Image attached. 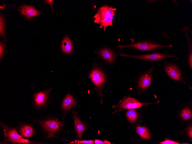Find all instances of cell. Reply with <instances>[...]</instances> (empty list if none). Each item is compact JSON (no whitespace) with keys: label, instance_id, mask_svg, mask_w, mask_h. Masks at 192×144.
I'll list each match as a JSON object with an SVG mask.
<instances>
[{"label":"cell","instance_id":"cell-19","mask_svg":"<svg viewBox=\"0 0 192 144\" xmlns=\"http://www.w3.org/2000/svg\"><path fill=\"white\" fill-rule=\"evenodd\" d=\"M126 116L128 121L131 123L135 122L138 117L137 112L133 109L128 110L126 113Z\"/></svg>","mask_w":192,"mask_h":144},{"label":"cell","instance_id":"cell-6","mask_svg":"<svg viewBox=\"0 0 192 144\" xmlns=\"http://www.w3.org/2000/svg\"><path fill=\"white\" fill-rule=\"evenodd\" d=\"M20 15L25 20L30 21L41 15L42 12L38 9L34 5L31 4L26 5L23 3L17 8Z\"/></svg>","mask_w":192,"mask_h":144},{"label":"cell","instance_id":"cell-10","mask_svg":"<svg viewBox=\"0 0 192 144\" xmlns=\"http://www.w3.org/2000/svg\"><path fill=\"white\" fill-rule=\"evenodd\" d=\"M16 128L19 134L24 138H29L36 136V130L32 124L20 121Z\"/></svg>","mask_w":192,"mask_h":144},{"label":"cell","instance_id":"cell-8","mask_svg":"<svg viewBox=\"0 0 192 144\" xmlns=\"http://www.w3.org/2000/svg\"><path fill=\"white\" fill-rule=\"evenodd\" d=\"M120 56L153 62L158 61L167 58H175L178 59V57L174 55L157 53L146 55H128L122 53Z\"/></svg>","mask_w":192,"mask_h":144},{"label":"cell","instance_id":"cell-26","mask_svg":"<svg viewBox=\"0 0 192 144\" xmlns=\"http://www.w3.org/2000/svg\"><path fill=\"white\" fill-rule=\"evenodd\" d=\"M188 134L189 137L191 138V139L192 138V127L191 126L189 127V128L188 131Z\"/></svg>","mask_w":192,"mask_h":144},{"label":"cell","instance_id":"cell-1","mask_svg":"<svg viewBox=\"0 0 192 144\" xmlns=\"http://www.w3.org/2000/svg\"><path fill=\"white\" fill-rule=\"evenodd\" d=\"M116 10V8L107 5L101 6L98 8L94 16V22L99 24L100 28L103 27V30L105 31L106 27L109 26L113 27L112 20Z\"/></svg>","mask_w":192,"mask_h":144},{"label":"cell","instance_id":"cell-23","mask_svg":"<svg viewBox=\"0 0 192 144\" xmlns=\"http://www.w3.org/2000/svg\"><path fill=\"white\" fill-rule=\"evenodd\" d=\"M162 144H180V143L169 139H166V140L160 143Z\"/></svg>","mask_w":192,"mask_h":144},{"label":"cell","instance_id":"cell-7","mask_svg":"<svg viewBox=\"0 0 192 144\" xmlns=\"http://www.w3.org/2000/svg\"><path fill=\"white\" fill-rule=\"evenodd\" d=\"M89 77L93 85L99 90L100 95L101 94V88L105 82L106 76L104 72L95 65L91 70Z\"/></svg>","mask_w":192,"mask_h":144},{"label":"cell","instance_id":"cell-12","mask_svg":"<svg viewBox=\"0 0 192 144\" xmlns=\"http://www.w3.org/2000/svg\"><path fill=\"white\" fill-rule=\"evenodd\" d=\"M154 69V66H152L140 77L138 83L139 89L141 91L146 89L151 84Z\"/></svg>","mask_w":192,"mask_h":144},{"label":"cell","instance_id":"cell-22","mask_svg":"<svg viewBox=\"0 0 192 144\" xmlns=\"http://www.w3.org/2000/svg\"><path fill=\"white\" fill-rule=\"evenodd\" d=\"M72 143L76 144L83 143L87 144H92L93 143V141L92 140L83 141L76 140L71 143Z\"/></svg>","mask_w":192,"mask_h":144},{"label":"cell","instance_id":"cell-15","mask_svg":"<svg viewBox=\"0 0 192 144\" xmlns=\"http://www.w3.org/2000/svg\"><path fill=\"white\" fill-rule=\"evenodd\" d=\"M73 117L74 121L75 130L77 134L78 137L81 138L82 133L85 130L86 127L74 112L73 113Z\"/></svg>","mask_w":192,"mask_h":144},{"label":"cell","instance_id":"cell-14","mask_svg":"<svg viewBox=\"0 0 192 144\" xmlns=\"http://www.w3.org/2000/svg\"><path fill=\"white\" fill-rule=\"evenodd\" d=\"M76 105V101L73 97L68 94L64 98L62 105V109L65 111H68Z\"/></svg>","mask_w":192,"mask_h":144},{"label":"cell","instance_id":"cell-13","mask_svg":"<svg viewBox=\"0 0 192 144\" xmlns=\"http://www.w3.org/2000/svg\"><path fill=\"white\" fill-rule=\"evenodd\" d=\"M102 58L107 62L112 64L115 61L117 55L110 49L105 48L96 52Z\"/></svg>","mask_w":192,"mask_h":144},{"label":"cell","instance_id":"cell-17","mask_svg":"<svg viewBox=\"0 0 192 144\" xmlns=\"http://www.w3.org/2000/svg\"><path fill=\"white\" fill-rule=\"evenodd\" d=\"M61 48L62 51L65 53H70L73 51V44L67 36H66L62 41Z\"/></svg>","mask_w":192,"mask_h":144},{"label":"cell","instance_id":"cell-21","mask_svg":"<svg viewBox=\"0 0 192 144\" xmlns=\"http://www.w3.org/2000/svg\"><path fill=\"white\" fill-rule=\"evenodd\" d=\"M6 42L4 40H1L0 41V60L5 55L7 52L6 46L5 44Z\"/></svg>","mask_w":192,"mask_h":144},{"label":"cell","instance_id":"cell-4","mask_svg":"<svg viewBox=\"0 0 192 144\" xmlns=\"http://www.w3.org/2000/svg\"><path fill=\"white\" fill-rule=\"evenodd\" d=\"M151 103L140 102L136 99L128 96H125L119 103L116 105H114L112 107L116 110L112 113L114 114L118 111H122L125 110L133 109L139 108L143 106H147L148 105L158 103Z\"/></svg>","mask_w":192,"mask_h":144},{"label":"cell","instance_id":"cell-18","mask_svg":"<svg viewBox=\"0 0 192 144\" xmlns=\"http://www.w3.org/2000/svg\"><path fill=\"white\" fill-rule=\"evenodd\" d=\"M136 132L142 138L144 139H151L150 134L147 128L145 126H137Z\"/></svg>","mask_w":192,"mask_h":144},{"label":"cell","instance_id":"cell-9","mask_svg":"<svg viewBox=\"0 0 192 144\" xmlns=\"http://www.w3.org/2000/svg\"><path fill=\"white\" fill-rule=\"evenodd\" d=\"M52 89L35 93L33 97V107L37 110L43 109L47 102L48 96Z\"/></svg>","mask_w":192,"mask_h":144},{"label":"cell","instance_id":"cell-24","mask_svg":"<svg viewBox=\"0 0 192 144\" xmlns=\"http://www.w3.org/2000/svg\"><path fill=\"white\" fill-rule=\"evenodd\" d=\"M94 143L95 144H112L109 141L105 140L104 141H102L99 140L95 139V140Z\"/></svg>","mask_w":192,"mask_h":144},{"label":"cell","instance_id":"cell-3","mask_svg":"<svg viewBox=\"0 0 192 144\" xmlns=\"http://www.w3.org/2000/svg\"><path fill=\"white\" fill-rule=\"evenodd\" d=\"M30 120L46 132L48 134L47 137L49 138L56 137L55 133L61 130L63 126L61 122L57 120H42L38 118L31 119Z\"/></svg>","mask_w":192,"mask_h":144},{"label":"cell","instance_id":"cell-2","mask_svg":"<svg viewBox=\"0 0 192 144\" xmlns=\"http://www.w3.org/2000/svg\"><path fill=\"white\" fill-rule=\"evenodd\" d=\"M0 127L4 134V141L7 143L16 144L34 143L22 137L16 128L2 121Z\"/></svg>","mask_w":192,"mask_h":144},{"label":"cell","instance_id":"cell-5","mask_svg":"<svg viewBox=\"0 0 192 144\" xmlns=\"http://www.w3.org/2000/svg\"><path fill=\"white\" fill-rule=\"evenodd\" d=\"M117 46L120 49L132 48L142 51H148L164 48H171L172 47V45H165L153 43L150 42L144 41L123 45H118Z\"/></svg>","mask_w":192,"mask_h":144},{"label":"cell","instance_id":"cell-20","mask_svg":"<svg viewBox=\"0 0 192 144\" xmlns=\"http://www.w3.org/2000/svg\"><path fill=\"white\" fill-rule=\"evenodd\" d=\"M181 115L184 120H189L192 118L191 112L189 108H185L182 111Z\"/></svg>","mask_w":192,"mask_h":144},{"label":"cell","instance_id":"cell-11","mask_svg":"<svg viewBox=\"0 0 192 144\" xmlns=\"http://www.w3.org/2000/svg\"><path fill=\"white\" fill-rule=\"evenodd\" d=\"M164 70L166 74L172 79L177 81H183L181 72L176 65L166 63L164 66Z\"/></svg>","mask_w":192,"mask_h":144},{"label":"cell","instance_id":"cell-16","mask_svg":"<svg viewBox=\"0 0 192 144\" xmlns=\"http://www.w3.org/2000/svg\"><path fill=\"white\" fill-rule=\"evenodd\" d=\"M7 27L6 17L3 13H0V36L7 42Z\"/></svg>","mask_w":192,"mask_h":144},{"label":"cell","instance_id":"cell-25","mask_svg":"<svg viewBox=\"0 0 192 144\" xmlns=\"http://www.w3.org/2000/svg\"><path fill=\"white\" fill-rule=\"evenodd\" d=\"M43 1L45 4H48L49 5L52 10V12L53 13V0H43Z\"/></svg>","mask_w":192,"mask_h":144}]
</instances>
